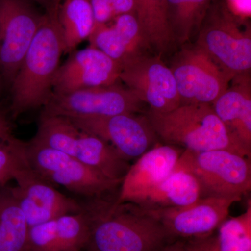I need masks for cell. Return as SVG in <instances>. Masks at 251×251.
Wrapping results in <instances>:
<instances>
[{"label":"cell","instance_id":"1f68e13d","mask_svg":"<svg viewBox=\"0 0 251 251\" xmlns=\"http://www.w3.org/2000/svg\"><path fill=\"white\" fill-rule=\"evenodd\" d=\"M9 131V127L7 122L4 120H0V138H4L8 134Z\"/></svg>","mask_w":251,"mask_h":251},{"label":"cell","instance_id":"4dcf8cb0","mask_svg":"<svg viewBox=\"0 0 251 251\" xmlns=\"http://www.w3.org/2000/svg\"><path fill=\"white\" fill-rule=\"evenodd\" d=\"M159 251H187L184 239H176L167 244Z\"/></svg>","mask_w":251,"mask_h":251},{"label":"cell","instance_id":"4316f807","mask_svg":"<svg viewBox=\"0 0 251 251\" xmlns=\"http://www.w3.org/2000/svg\"><path fill=\"white\" fill-rule=\"evenodd\" d=\"M96 25L108 24L115 18L111 0H89Z\"/></svg>","mask_w":251,"mask_h":251},{"label":"cell","instance_id":"603a6c76","mask_svg":"<svg viewBox=\"0 0 251 251\" xmlns=\"http://www.w3.org/2000/svg\"><path fill=\"white\" fill-rule=\"evenodd\" d=\"M59 22L65 46L71 53L82 41L88 39L95 27V19L89 0H62L59 5Z\"/></svg>","mask_w":251,"mask_h":251},{"label":"cell","instance_id":"6da1fadb","mask_svg":"<svg viewBox=\"0 0 251 251\" xmlns=\"http://www.w3.org/2000/svg\"><path fill=\"white\" fill-rule=\"evenodd\" d=\"M61 2L46 8L39 29L10 86V112L13 118L44 108L52 96V82L62 54L65 53L58 18Z\"/></svg>","mask_w":251,"mask_h":251},{"label":"cell","instance_id":"ac0fdd59","mask_svg":"<svg viewBox=\"0 0 251 251\" xmlns=\"http://www.w3.org/2000/svg\"><path fill=\"white\" fill-rule=\"evenodd\" d=\"M231 82L232 86L211 106L234 139L251 153L250 74L238 75Z\"/></svg>","mask_w":251,"mask_h":251},{"label":"cell","instance_id":"ffe728a7","mask_svg":"<svg viewBox=\"0 0 251 251\" xmlns=\"http://www.w3.org/2000/svg\"><path fill=\"white\" fill-rule=\"evenodd\" d=\"M199 198L196 178L188 171L175 167L166 179L133 203L149 210H161L184 207Z\"/></svg>","mask_w":251,"mask_h":251},{"label":"cell","instance_id":"9c48e42d","mask_svg":"<svg viewBox=\"0 0 251 251\" xmlns=\"http://www.w3.org/2000/svg\"><path fill=\"white\" fill-rule=\"evenodd\" d=\"M28 0H0V75L10 87L40 25Z\"/></svg>","mask_w":251,"mask_h":251},{"label":"cell","instance_id":"5bb4252c","mask_svg":"<svg viewBox=\"0 0 251 251\" xmlns=\"http://www.w3.org/2000/svg\"><path fill=\"white\" fill-rule=\"evenodd\" d=\"M235 198H204L184 207L153 211L175 239L203 237L214 233L228 218Z\"/></svg>","mask_w":251,"mask_h":251},{"label":"cell","instance_id":"9a60e30c","mask_svg":"<svg viewBox=\"0 0 251 251\" xmlns=\"http://www.w3.org/2000/svg\"><path fill=\"white\" fill-rule=\"evenodd\" d=\"M184 150L157 143L131 164L120 186L117 202H135L166 179Z\"/></svg>","mask_w":251,"mask_h":251},{"label":"cell","instance_id":"5b68a950","mask_svg":"<svg viewBox=\"0 0 251 251\" xmlns=\"http://www.w3.org/2000/svg\"><path fill=\"white\" fill-rule=\"evenodd\" d=\"M239 19L224 3L213 1L198 33L196 46L229 80L250 74V28L243 29Z\"/></svg>","mask_w":251,"mask_h":251},{"label":"cell","instance_id":"52a82bcc","mask_svg":"<svg viewBox=\"0 0 251 251\" xmlns=\"http://www.w3.org/2000/svg\"><path fill=\"white\" fill-rule=\"evenodd\" d=\"M143 104L131 90L115 83L67 94L52 93L41 115L87 118L139 113Z\"/></svg>","mask_w":251,"mask_h":251},{"label":"cell","instance_id":"8fae6325","mask_svg":"<svg viewBox=\"0 0 251 251\" xmlns=\"http://www.w3.org/2000/svg\"><path fill=\"white\" fill-rule=\"evenodd\" d=\"M68 119L80 129L108 143L128 161L139 158L158 143L146 115L125 113Z\"/></svg>","mask_w":251,"mask_h":251},{"label":"cell","instance_id":"f546056e","mask_svg":"<svg viewBox=\"0 0 251 251\" xmlns=\"http://www.w3.org/2000/svg\"><path fill=\"white\" fill-rule=\"evenodd\" d=\"M111 1L115 18L122 14H135V0H111Z\"/></svg>","mask_w":251,"mask_h":251},{"label":"cell","instance_id":"484cf974","mask_svg":"<svg viewBox=\"0 0 251 251\" xmlns=\"http://www.w3.org/2000/svg\"><path fill=\"white\" fill-rule=\"evenodd\" d=\"M27 163L24 142L12 134L0 139V187L12 181L16 172Z\"/></svg>","mask_w":251,"mask_h":251},{"label":"cell","instance_id":"f1b7e54d","mask_svg":"<svg viewBox=\"0 0 251 251\" xmlns=\"http://www.w3.org/2000/svg\"><path fill=\"white\" fill-rule=\"evenodd\" d=\"M184 242L187 251H215L211 246L209 235L185 239Z\"/></svg>","mask_w":251,"mask_h":251},{"label":"cell","instance_id":"7402d4cb","mask_svg":"<svg viewBox=\"0 0 251 251\" xmlns=\"http://www.w3.org/2000/svg\"><path fill=\"white\" fill-rule=\"evenodd\" d=\"M28 226L12 186L0 187V251H25Z\"/></svg>","mask_w":251,"mask_h":251},{"label":"cell","instance_id":"277c9868","mask_svg":"<svg viewBox=\"0 0 251 251\" xmlns=\"http://www.w3.org/2000/svg\"><path fill=\"white\" fill-rule=\"evenodd\" d=\"M27 164L55 186H62L90 209L118 199L122 181L108 179L72 156L29 141Z\"/></svg>","mask_w":251,"mask_h":251},{"label":"cell","instance_id":"836d02e7","mask_svg":"<svg viewBox=\"0 0 251 251\" xmlns=\"http://www.w3.org/2000/svg\"><path fill=\"white\" fill-rule=\"evenodd\" d=\"M4 85H5L4 80H3L2 77L0 75V97H1V90H2V87ZM1 118H4V117L2 115L1 110H0V119Z\"/></svg>","mask_w":251,"mask_h":251},{"label":"cell","instance_id":"7a4b0ae2","mask_svg":"<svg viewBox=\"0 0 251 251\" xmlns=\"http://www.w3.org/2000/svg\"><path fill=\"white\" fill-rule=\"evenodd\" d=\"M92 214L86 251H159L176 240L153 211L135 203L116 201Z\"/></svg>","mask_w":251,"mask_h":251},{"label":"cell","instance_id":"30bf717a","mask_svg":"<svg viewBox=\"0 0 251 251\" xmlns=\"http://www.w3.org/2000/svg\"><path fill=\"white\" fill-rule=\"evenodd\" d=\"M120 80L151 111L165 113L181 105L173 72L159 55L128 59L122 64Z\"/></svg>","mask_w":251,"mask_h":251},{"label":"cell","instance_id":"d6a6232c","mask_svg":"<svg viewBox=\"0 0 251 251\" xmlns=\"http://www.w3.org/2000/svg\"><path fill=\"white\" fill-rule=\"evenodd\" d=\"M32 1H36L38 4L42 5L46 9V8L52 6L55 3L61 2L62 0H32Z\"/></svg>","mask_w":251,"mask_h":251},{"label":"cell","instance_id":"2e32d148","mask_svg":"<svg viewBox=\"0 0 251 251\" xmlns=\"http://www.w3.org/2000/svg\"><path fill=\"white\" fill-rule=\"evenodd\" d=\"M92 217L87 210L29 227L25 251H85Z\"/></svg>","mask_w":251,"mask_h":251},{"label":"cell","instance_id":"4fadbf2b","mask_svg":"<svg viewBox=\"0 0 251 251\" xmlns=\"http://www.w3.org/2000/svg\"><path fill=\"white\" fill-rule=\"evenodd\" d=\"M122 66L103 52L89 46L73 52L59 66L52 82V93L63 94L90 87L108 86L120 80Z\"/></svg>","mask_w":251,"mask_h":251},{"label":"cell","instance_id":"44dd1931","mask_svg":"<svg viewBox=\"0 0 251 251\" xmlns=\"http://www.w3.org/2000/svg\"><path fill=\"white\" fill-rule=\"evenodd\" d=\"M135 16L150 49L158 55L176 44L167 14L166 0H135Z\"/></svg>","mask_w":251,"mask_h":251},{"label":"cell","instance_id":"e0dca14e","mask_svg":"<svg viewBox=\"0 0 251 251\" xmlns=\"http://www.w3.org/2000/svg\"><path fill=\"white\" fill-rule=\"evenodd\" d=\"M88 40L90 46L121 66L128 59L145 54L146 50L150 49L133 14L117 16L112 25H95Z\"/></svg>","mask_w":251,"mask_h":251},{"label":"cell","instance_id":"3957f363","mask_svg":"<svg viewBox=\"0 0 251 251\" xmlns=\"http://www.w3.org/2000/svg\"><path fill=\"white\" fill-rule=\"evenodd\" d=\"M153 130L163 144L192 151L224 150L251 158L230 134L211 104L180 105L171 112L146 114Z\"/></svg>","mask_w":251,"mask_h":251},{"label":"cell","instance_id":"d6986e66","mask_svg":"<svg viewBox=\"0 0 251 251\" xmlns=\"http://www.w3.org/2000/svg\"><path fill=\"white\" fill-rule=\"evenodd\" d=\"M70 156L115 181H123L131 166L111 145L81 129L73 141Z\"/></svg>","mask_w":251,"mask_h":251},{"label":"cell","instance_id":"7c38bea8","mask_svg":"<svg viewBox=\"0 0 251 251\" xmlns=\"http://www.w3.org/2000/svg\"><path fill=\"white\" fill-rule=\"evenodd\" d=\"M171 68L181 105L212 104L228 88L231 80L201 50L185 48Z\"/></svg>","mask_w":251,"mask_h":251},{"label":"cell","instance_id":"ba28073f","mask_svg":"<svg viewBox=\"0 0 251 251\" xmlns=\"http://www.w3.org/2000/svg\"><path fill=\"white\" fill-rule=\"evenodd\" d=\"M13 181L15 197L29 228L67 214L90 210L75 198L59 191L27 163L16 172Z\"/></svg>","mask_w":251,"mask_h":251},{"label":"cell","instance_id":"8992f818","mask_svg":"<svg viewBox=\"0 0 251 251\" xmlns=\"http://www.w3.org/2000/svg\"><path fill=\"white\" fill-rule=\"evenodd\" d=\"M175 168L188 171L196 178L200 198H235L241 201L251 190V158L227 150H184Z\"/></svg>","mask_w":251,"mask_h":251},{"label":"cell","instance_id":"d4e9b609","mask_svg":"<svg viewBox=\"0 0 251 251\" xmlns=\"http://www.w3.org/2000/svg\"><path fill=\"white\" fill-rule=\"evenodd\" d=\"M217 234L209 235L215 251H251V205L241 215L226 219Z\"/></svg>","mask_w":251,"mask_h":251},{"label":"cell","instance_id":"83f0119b","mask_svg":"<svg viewBox=\"0 0 251 251\" xmlns=\"http://www.w3.org/2000/svg\"><path fill=\"white\" fill-rule=\"evenodd\" d=\"M227 8L235 17L243 20L251 17V0H227Z\"/></svg>","mask_w":251,"mask_h":251},{"label":"cell","instance_id":"cb8c5ba5","mask_svg":"<svg viewBox=\"0 0 251 251\" xmlns=\"http://www.w3.org/2000/svg\"><path fill=\"white\" fill-rule=\"evenodd\" d=\"M214 0H166L167 14L175 40L184 44L198 33Z\"/></svg>","mask_w":251,"mask_h":251}]
</instances>
